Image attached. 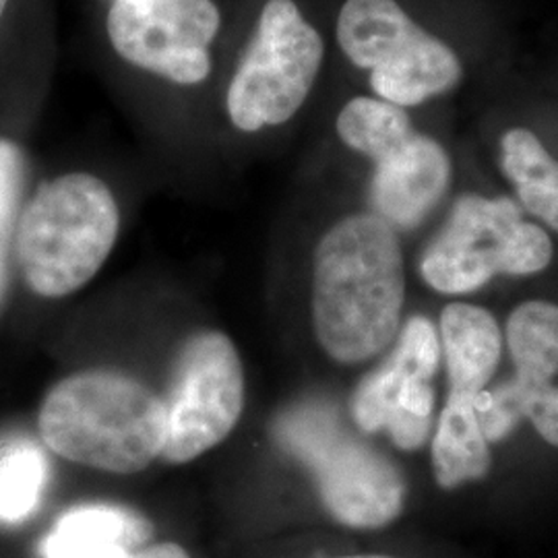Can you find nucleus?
Returning a JSON list of instances; mask_svg holds the SVG:
<instances>
[{"instance_id":"1","label":"nucleus","mask_w":558,"mask_h":558,"mask_svg":"<svg viewBox=\"0 0 558 558\" xmlns=\"http://www.w3.org/2000/svg\"><path fill=\"white\" fill-rule=\"evenodd\" d=\"M403 300V253L387 221L356 214L325 232L313 260V327L329 359L377 356L398 336Z\"/></svg>"},{"instance_id":"2","label":"nucleus","mask_w":558,"mask_h":558,"mask_svg":"<svg viewBox=\"0 0 558 558\" xmlns=\"http://www.w3.org/2000/svg\"><path fill=\"white\" fill-rule=\"evenodd\" d=\"M41 440L57 456L110 474L147 470L168 440V408L140 379L117 371H80L41 401Z\"/></svg>"},{"instance_id":"3","label":"nucleus","mask_w":558,"mask_h":558,"mask_svg":"<svg viewBox=\"0 0 558 558\" xmlns=\"http://www.w3.org/2000/svg\"><path fill=\"white\" fill-rule=\"evenodd\" d=\"M119 203L104 180L73 172L44 182L21 211L15 257L27 288L44 299L81 290L108 260Z\"/></svg>"},{"instance_id":"4","label":"nucleus","mask_w":558,"mask_h":558,"mask_svg":"<svg viewBox=\"0 0 558 558\" xmlns=\"http://www.w3.org/2000/svg\"><path fill=\"white\" fill-rule=\"evenodd\" d=\"M279 445L313 474L327 513L345 527L379 530L405 505V480L398 468L354 437L320 403H300L274 424Z\"/></svg>"},{"instance_id":"5","label":"nucleus","mask_w":558,"mask_h":558,"mask_svg":"<svg viewBox=\"0 0 558 558\" xmlns=\"http://www.w3.org/2000/svg\"><path fill=\"white\" fill-rule=\"evenodd\" d=\"M555 255L553 240L521 218L507 197L461 195L439 234L426 246L420 274L440 294L459 296L484 288L497 276H534Z\"/></svg>"},{"instance_id":"6","label":"nucleus","mask_w":558,"mask_h":558,"mask_svg":"<svg viewBox=\"0 0 558 558\" xmlns=\"http://www.w3.org/2000/svg\"><path fill=\"white\" fill-rule=\"evenodd\" d=\"M343 54L371 73L379 100L420 106L461 81V60L449 44L422 29L398 0H345L338 17Z\"/></svg>"},{"instance_id":"7","label":"nucleus","mask_w":558,"mask_h":558,"mask_svg":"<svg viewBox=\"0 0 558 558\" xmlns=\"http://www.w3.org/2000/svg\"><path fill=\"white\" fill-rule=\"evenodd\" d=\"M325 46L292 0H269L228 89L234 126L255 133L292 119L319 75Z\"/></svg>"},{"instance_id":"8","label":"nucleus","mask_w":558,"mask_h":558,"mask_svg":"<svg viewBox=\"0 0 558 558\" xmlns=\"http://www.w3.org/2000/svg\"><path fill=\"white\" fill-rule=\"evenodd\" d=\"M163 401L168 440L161 458L166 461L189 463L228 439L244 410V371L234 341L214 329L186 339Z\"/></svg>"},{"instance_id":"9","label":"nucleus","mask_w":558,"mask_h":558,"mask_svg":"<svg viewBox=\"0 0 558 558\" xmlns=\"http://www.w3.org/2000/svg\"><path fill=\"white\" fill-rule=\"evenodd\" d=\"M108 38L131 64L180 85L211 73L207 46L218 36L220 11L211 0H117Z\"/></svg>"},{"instance_id":"10","label":"nucleus","mask_w":558,"mask_h":558,"mask_svg":"<svg viewBox=\"0 0 558 558\" xmlns=\"http://www.w3.org/2000/svg\"><path fill=\"white\" fill-rule=\"evenodd\" d=\"M451 182V160L439 141L414 131L375 160L371 203L393 230H412L439 205Z\"/></svg>"},{"instance_id":"11","label":"nucleus","mask_w":558,"mask_h":558,"mask_svg":"<svg viewBox=\"0 0 558 558\" xmlns=\"http://www.w3.org/2000/svg\"><path fill=\"white\" fill-rule=\"evenodd\" d=\"M154 536L151 521L120 505H81L62 513L46 538L41 558H122Z\"/></svg>"},{"instance_id":"12","label":"nucleus","mask_w":558,"mask_h":558,"mask_svg":"<svg viewBox=\"0 0 558 558\" xmlns=\"http://www.w3.org/2000/svg\"><path fill=\"white\" fill-rule=\"evenodd\" d=\"M439 341L449 396L478 399L495 377L502 354L495 315L476 304L451 302L440 313Z\"/></svg>"},{"instance_id":"13","label":"nucleus","mask_w":558,"mask_h":558,"mask_svg":"<svg viewBox=\"0 0 558 558\" xmlns=\"http://www.w3.org/2000/svg\"><path fill=\"white\" fill-rule=\"evenodd\" d=\"M440 362L439 333L426 317L403 325L391 356L362 380L352 398V416L362 433H380L399 387L410 379L433 380Z\"/></svg>"},{"instance_id":"14","label":"nucleus","mask_w":558,"mask_h":558,"mask_svg":"<svg viewBox=\"0 0 558 558\" xmlns=\"http://www.w3.org/2000/svg\"><path fill=\"white\" fill-rule=\"evenodd\" d=\"M478 399L447 396L433 437V472L442 490L478 482L490 472L493 458L480 426Z\"/></svg>"},{"instance_id":"15","label":"nucleus","mask_w":558,"mask_h":558,"mask_svg":"<svg viewBox=\"0 0 558 558\" xmlns=\"http://www.w3.org/2000/svg\"><path fill=\"white\" fill-rule=\"evenodd\" d=\"M480 426L488 442L509 437L519 422L530 420L542 439L558 447V387L513 377L476 401Z\"/></svg>"},{"instance_id":"16","label":"nucleus","mask_w":558,"mask_h":558,"mask_svg":"<svg viewBox=\"0 0 558 558\" xmlns=\"http://www.w3.org/2000/svg\"><path fill=\"white\" fill-rule=\"evenodd\" d=\"M500 168L513 182L525 211L558 232V161L530 129H511L500 140Z\"/></svg>"},{"instance_id":"17","label":"nucleus","mask_w":558,"mask_h":558,"mask_svg":"<svg viewBox=\"0 0 558 558\" xmlns=\"http://www.w3.org/2000/svg\"><path fill=\"white\" fill-rule=\"evenodd\" d=\"M507 345L515 377L550 383L558 375V304L527 300L507 319Z\"/></svg>"},{"instance_id":"18","label":"nucleus","mask_w":558,"mask_h":558,"mask_svg":"<svg viewBox=\"0 0 558 558\" xmlns=\"http://www.w3.org/2000/svg\"><path fill=\"white\" fill-rule=\"evenodd\" d=\"M50 476L48 459L34 440H0V523H21L38 509Z\"/></svg>"},{"instance_id":"19","label":"nucleus","mask_w":558,"mask_h":558,"mask_svg":"<svg viewBox=\"0 0 558 558\" xmlns=\"http://www.w3.org/2000/svg\"><path fill=\"white\" fill-rule=\"evenodd\" d=\"M414 131L405 108L379 98H354L341 108L338 117L339 140L373 161Z\"/></svg>"},{"instance_id":"20","label":"nucleus","mask_w":558,"mask_h":558,"mask_svg":"<svg viewBox=\"0 0 558 558\" xmlns=\"http://www.w3.org/2000/svg\"><path fill=\"white\" fill-rule=\"evenodd\" d=\"M25 179L27 161L23 149L15 141L0 137V304L9 288V259L20 223Z\"/></svg>"},{"instance_id":"21","label":"nucleus","mask_w":558,"mask_h":558,"mask_svg":"<svg viewBox=\"0 0 558 558\" xmlns=\"http://www.w3.org/2000/svg\"><path fill=\"white\" fill-rule=\"evenodd\" d=\"M122 558H191L189 553L174 542H160V544H151V546H143L135 553H129Z\"/></svg>"},{"instance_id":"22","label":"nucleus","mask_w":558,"mask_h":558,"mask_svg":"<svg viewBox=\"0 0 558 558\" xmlns=\"http://www.w3.org/2000/svg\"><path fill=\"white\" fill-rule=\"evenodd\" d=\"M336 558H393V557H383V555H354V557H336Z\"/></svg>"},{"instance_id":"23","label":"nucleus","mask_w":558,"mask_h":558,"mask_svg":"<svg viewBox=\"0 0 558 558\" xmlns=\"http://www.w3.org/2000/svg\"><path fill=\"white\" fill-rule=\"evenodd\" d=\"M7 4H9V0H0V20H2V13H4Z\"/></svg>"}]
</instances>
